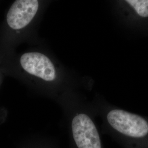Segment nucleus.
I'll return each mask as SVG.
<instances>
[{
  "label": "nucleus",
  "mask_w": 148,
  "mask_h": 148,
  "mask_svg": "<svg viewBox=\"0 0 148 148\" xmlns=\"http://www.w3.org/2000/svg\"><path fill=\"white\" fill-rule=\"evenodd\" d=\"M5 75H7V73L4 63L3 56L0 53V86L2 85Z\"/></svg>",
  "instance_id": "obj_7"
},
{
  "label": "nucleus",
  "mask_w": 148,
  "mask_h": 148,
  "mask_svg": "<svg viewBox=\"0 0 148 148\" xmlns=\"http://www.w3.org/2000/svg\"><path fill=\"white\" fill-rule=\"evenodd\" d=\"M7 75L19 78L58 102L73 93L74 82L63 68L46 51L33 49L18 55L1 52Z\"/></svg>",
  "instance_id": "obj_1"
},
{
  "label": "nucleus",
  "mask_w": 148,
  "mask_h": 148,
  "mask_svg": "<svg viewBox=\"0 0 148 148\" xmlns=\"http://www.w3.org/2000/svg\"><path fill=\"white\" fill-rule=\"evenodd\" d=\"M21 148H63L55 139L41 134L34 135L24 140Z\"/></svg>",
  "instance_id": "obj_6"
},
{
  "label": "nucleus",
  "mask_w": 148,
  "mask_h": 148,
  "mask_svg": "<svg viewBox=\"0 0 148 148\" xmlns=\"http://www.w3.org/2000/svg\"><path fill=\"white\" fill-rule=\"evenodd\" d=\"M46 4L39 0H16L12 3L0 30L1 52H14L18 44L30 37Z\"/></svg>",
  "instance_id": "obj_3"
},
{
  "label": "nucleus",
  "mask_w": 148,
  "mask_h": 148,
  "mask_svg": "<svg viewBox=\"0 0 148 148\" xmlns=\"http://www.w3.org/2000/svg\"><path fill=\"white\" fill-rule=\"evenodd\" d=\"M92 106L106 130L120 139L127 148H148V117L111 106L101 98Z\"/></svg>",
  "instance_id": "obj_2"
},
{
  "label": "nucleus",
  "mask_w": 148,
  "mask_h": 148,
  "mask_svg": "<svg viewBox=\"0 0 148 148\" xmlns=\"http://www.w3.org/2000/svg\"><path fill=\"white\" fill-rule=\"evenodd\" d=\"M59 103L66 119L69 148H104L92 105L84 103L75 93L67 95Z\"/></svg>",
  "instance_id": "obj_4"
},
{
  "label": "nucleus",
  "mask_w": 148,
  "mask_h": 148,
  "mask_svg": "<svg viewBox=\"0 0 148 148\" xmlns=\"http://www.w3.org/2000/svg\"><path fill=\"white\" fill-rule=\"evenodd\" d=\"M118 23L127 32L148 35V0H116L111 2Z\"/></svg>",
  "instance_id": "obj_5"
}]
</instances>
